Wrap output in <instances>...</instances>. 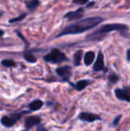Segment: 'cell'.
Masks as SVG:
<instances>
[{
    "label": "cell",
    "instance_id": "obj_1",
    "mask_svg": "<svg viewBox=\"0 0 130 131\" xmlns=\"http://www.w3.org/2000/svg\"><path fill=\"white\" fill-rule=\"evenodd\" d=\"M102 21V17H90L85 20H80L69 26L66 27L64 29L61 31L57 37L65 36V35H74L85 32L87 30L93 29L94 27L97 26L99 23Z\"/></svg>",
    "mask_w": 130,
    "mask_h": 131
},
{
    "label": "cell",
    "instance_id": "obj_2",
    "mask_svg": "<svg viewBox=\"0 0 130 131\" xmlns=\"http://www.w3.org/2000/svg\"><path fill=\"white\" fill-rule=\"evenodd\" d=\"M127 26L125 24H120V23H110V24H105L102 26L101 29L98 30L94 31L93 34L88 36V39L91 40H100L102 39V36L106 33L111 32V31H125L127 30Z\"/></svg>",
    "mask_w": 130,
    "mask_h": 131
},
{
    "label": "cell",
    "instance_id": "obj_3",
    "mask_svg": "<svg viewBox=\"0 0 130 131\" xmlns=\"http://www.w3.org/2000/svg\"><path fill=\"white\" fill-rule=\"evenodd\" d=\"M44 60L52 63H60L64 61H67V56L63 53H62L59 49L54 48L48 54L44 56Z\"/></svg>",
    "mask_w": 130,
    "mask_h": 131
},
{
    "label": "cell",
    "instance_id": "obj_4",
    "mask_svg": "<svg viewBox=\"0 0 130 131\" xmlns=\"http://www.w3.org/2000/svg\"><path fill=\"white\" fill-rule=\"evenodd\" d=\"M21 113H17V114H13V115H8V116H4L1 119V123L3 126L10 128L13 127L17 121H19V119L21 118Z\"/></svg>",
    "mask_w": 130,
    "mask_h": 131
},
{
    "label": "cell",
    "instance_id": "obj_5",
    "mask_svg": "<svg viewBox=\"0 0 130 131\" xmlns=\"http://www.w3.org/2000/svg\"><path fill=\"white\" fill-rule=\"evenodd\" d=\"M115 95H116L117 98L120 100L130 102V86H127L124 89L117 88L115 89Z\"/></svg>",
    "mask_w": 130,
    "mask_h": 131
},
{
    "label": "cell",
    "instance_id": "obj_6",
    "mask_svg": "<svg viewBox=\"0 0 130 131\" xmlns=\"http://www.w3.org/2000/svg\"><path fill=\"white\" fill-rule=\"evenodd\" d=\"M56 73L61 77L63 80H69L71 76V68L69 66H63L56 69Z\"/></svg>",
    "mask_w": 130,
    "mask_h": 131
},
{
    "label": "cell",
    "instance_id": "obj_7",
    "mask_svg": "<svg viewBox=\"0 0 130 131\" xmlns=\"http://www.w3.org/2000/svg\"><path fill=\"white\" fill-rule=\"evenodd\" d=\"M84 14V8H78L76 11L69 12L64 15V18L68 19L69 21H75V20H79Z\"/></svg>",
    "mask_w": 130,
    "mask_h": 131
},
{
    "label": "cell",
    "instance_id": "obj_8",
    "mask_svg": "<svg viewBox=\"0 0 130 131\" xmlns=\"http://www.w3.org/2000/svg\"><path fill=\"white\" fill-rule=\"evenodd\" d=\"M78 119L80 121H86V122H93V121H97V119H101V118L100 116L94 113H90V112H81L78 115Z\"/></svg>",
    "mask_w": 130,
    "mask_h": 131
},
{
    "label": "cell",
    "instance_id": "obj_9",
    "mask_svg": "<svg viewBox=\"0 0 130 131\" xmlns=\"http://www.w3.org/2000/svg\"><path fill=\"white\" fill-rule=\"evenodd\" d=\"M40 121H41V118L38 116H30V117L27 118L25 121V128L27 129H30L35 125L39 124Z\"/></svg>",
    "mask_w": 130,
    "mask_h": 131
},
{
    "label": "cell",
    "instance_id": "obj_10",
    "mask_svg": "<svg viewBox=\"0 0 130 131\" xmlns=\"http://www.w3.org/2000/svg\"><path fill=\"white\" fill-rule=\"evenodd\" d=\"M104 68V61H103V54L102 52L98 53V56L96 59V62L94 64V71H102Z\"/></svg>",
    "mask_w": 130,
    "mask_h": 131
},
{
    "label": "cell",
    "instance_id": "obj_11",
    "mask_svg": "<svg viewBox=\"0 0 130 131\" xmlns=\"http://www.w3.org/2000/svg\"><path fill=\"white\" fill-rule=\"evenodd\" d=\"M94 56H96V54L93 51H88V52L86 53L85 57H84V62H85L86 65H91L94 60Z\"/></svg>",
    "mask_w": 130,
    "mask_h": 131
},
{
    "label": "cell",
    "instance_id": "obj_12",
    "mask_svg": "<svg viewBox=\"0 0 130 131\" xmlns=\"http://www.w3.org/2000/svg\"><path fill=\"white\" fill-rule=\"evenodd\" d=\"M25 4L29 10L34 11L39 5V1L38 0H25Z\"/></svg>",
    "mask_w": 130,
    "mask_h": 131
},
{
    "label": "cell",
    "instance_id": "obj_13",
    "mask_svg": "<svg viewBox=\"0 0 130 131\" xmlns=\"http://www.w3.org/2000/svg\"><path fill=\"white\" fill-rule=\"evenodd\" d=\"M42 106H43V101L39 100V99L32 101V102L29 104V108L30 109V111H38V110H39Z\"/></svg>",
    "mask_w": 130,
    "mask_h": 131
},
{
    "label": "cell",
    "instance_id": "obj_14",
    "mask_svg": "<svg viewBox=\"0 0 130 131\" xmlns=\"http://www.w3.org/2000/svg\"><path fill=\"white\" fill-rule=\"evenodd\" d=\"M89 84H90V81H89V80H87V79H82V80L78 81L76 85H74V86H75V88H76L77 90H78V91H81V90H83L84 88H87Z\"/></svg>",
    "mask_w": 130,
    "mask_h": 131
},
{
    "label": "cell",
    "instance_id": "obj_15",
    "mask_svg": "<svg viewBox=\"0 0 130 131\" xmlns=\"http://www.w3.org/2000/svg\"><path fill=\"white\" fill-rule=\"evenodd\" d=\"M82 55H83V52L81 50H78L75 53L74 57H73V62H74V65L78 66L80 64V62H81L82 59Z\"/></svg>",
    "mask_w": 130,
    "mask_h": 131
},
{
    "label": "cell",
    "instance_id": "obj_16",
    "mask_svg": "<svg viewBox=\"0 0 130 131\" xmlns=\"http://www.w3.org/2000/svg\"><path fill=\"white\" fill-rule=\"evenodd\" d=\"M23 57L24 59L29 62H37V58L32 54L31 52H30L29 50L25 51L24 53H23Z\"/></svg>",
    "mask_w": 130,
    "mask_h": 131
},
{
    "label": "cell",
    "instance_id": "obj_17",
    "mask_svg": "<svg viewBox=\"0 0 130 131\" xmlns=\"http://www.w3.org/2000/svg\"><path fill=\"white\" fill-rule=\"evenodd\" d=\"M2 65L5 67H14L16 65L15 62L13 60H3L2 61Z\"/></svg>",
    "mask_w": 130,
    "mask_h": 131
},
{
    "label": "cell",
    "instance_id": "obj_18",
    "mask_svg": "<svg viewBox=\"0 0 130 131\" xmlns=\"http://www.w3.org/2000/svg\"><path fill=\"white\" fill-rule=\"evenodd\" d=\"M108 79H109L110 82H111V83H117V82H118V80H119V77L117 76L116 74H114V73L109 75Z\"/></svg>",
    "mask_w": 130,
    "mask_h": 131
},
{
    "label": "cell",
    "instance_id": "obj_19",
    "mask_svg": "<svg viewBox=\"0 0 130 131\" xmlns=\"http://www.w3.org/2000/svg\"><path fill=\"white\" fill-rule=\"evenodd\" d=\"M26 15L27 14H23L22 15H20V16H18V17H16V18H13V19H11L10 21H9V23H16V21H21V20L23 19L24 17H26Z\"/></svg>",
    "mask_w": 130,
    "mask_h": 131
},
{
    "label": "cell",
    "instance_id": "obj_20",
    "mask_svg": "<svg viewBox=\"0 0 130 131\" xmlns=\"http://www.w3.org/2000/svg\"><path fill=\"white\" fill-rule=\"evenodd\" d=\"M88 2V0H73V3L78 4V5H85Z\"/></svg>",
    "mask_w": 130,
    "mask_h": 131
},
{
    "label": "cell",
    "instance_id": "obj_21",
    "mask_svg": "<svg viewBox=\"0 0 130 131\" xmlns=\"http://www.w3.org/2000/svg\"><path fill=\"white\" fill-rule=\"evenodd\" d=\"M121 119V115H119V116H117V118L116 119L113 121V125L114 126H117V125L119 124V121H120V119Z\"/></svg>",
    "mask_w": 130,
    "mask_h": 131
},
{
    "label": "cell",
    "instance_id": "obj_22",
    "mask_svg": "<svg viewBox=\"0 0 130 131\" xmlns=\"http://www.w3.org/2000/svg\"><path fill=\"white\" fill-rule=\"evenodd\" d=\"M37 131H48V130H47L45 128H44L43 126H40V127H38V130H37Z\"/></svg>",
    "mask_w": 130,
    "mask_h": 131
},
{
    "label": "cell",
    "instance_id": "obj_23",
    "mask_svg": "<svg viewBox=\"0 0 130 131\" xmlns=\"http://www.w3.org/2000/svg\"><path fill=\"white\" fill-rule=\"evenodd\" d=\"M127 60L130 61V49L127 51Z\"/></svg>",
    "mask_w": 130,
    "mask_h": 131
},
{
    "label": "cell",
    "instance_id": "obj_24",
    "mask_svg": "<svg viewBox=\"0 0 130 131\" xmlns=\"http://www.w3.org/2000/svg\"><path fill=\"white\" fill-rule=\"evenodd\" d=\"M22 131H27V130H22Z\"/></svg>",
    "mask_w": 130,
    "mask_h": 131
}]
</instances>
